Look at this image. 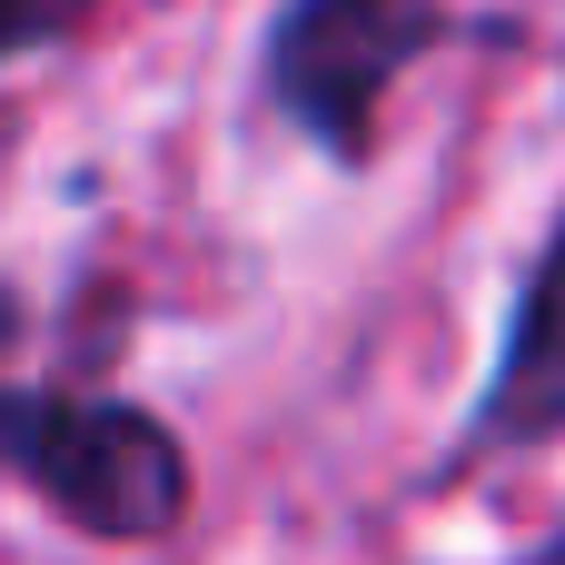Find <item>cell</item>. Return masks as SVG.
Instances as JSON below:
<instances>
[{"label":"cell","instance_id":"1","mask_svg":"<svg viewBox=\"0 0 565 565\" xmlns=\"http://www.w3.org/2000/svg\"><path fill=\"white\" fill-rule=\"evenodd\" d=\"M20 298L0 288V477H20L89 546H159L189 516V447L129 397H60L10 377Z\"/></svg>","mask_w":565,"mask_h":565},{"label":"cell","instance_id":"2","mask_svg":"<svg viewBox=\"0 0 565 565\" xmlns=\"http://www.w3.org/2000/svg\"><path fill=\"white\" fill-rule=\"evenodd\" d=\"M437 0H278V20L258 30V89L318 159L367 169L387 89L437 50Z\"/></svg>","mask_w":565,"mask_h":565},{"label":"cell","instance_id":"3","mask_svg":"<svg viewBox=\"0 0 565 565\" xmlns=\"http://www.w3.org/2000/svg\"><path fill=\"white\" fill-rule=\"evenodd\" d=\"M546 447H565V209L507 298V328H497V358L467 397L447 477L487 467V457H546Z\"/></svg>","mask_w":565,"mask_h":565},{"label":"cell","instance_id":"4","mask_svg":"<svg viewBox=\"0 0 565 565\" xmlns=\"http://www.w3.org/2000/svg\"><path fill=\"white\" fill-rule=\"evenodd\" d=\"M99 0H0V60H30V50H60Z\"/></svg>","mask_w":565,"mask_h":565},{"label":"cell","instance_id":"5","mask_svg":"<svg viewBox=\"0 0 565 565\" xmlns=\"http://www.w3.org/2000/svg\"><path fill=\"white\" fill-rule=\"evenodd\" d=\"M536 565H565V526H556V536H546V556H536Z\"/></svg>","mask_w":565,"mask_h":565}]
</instances>
